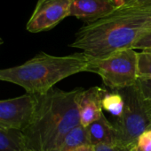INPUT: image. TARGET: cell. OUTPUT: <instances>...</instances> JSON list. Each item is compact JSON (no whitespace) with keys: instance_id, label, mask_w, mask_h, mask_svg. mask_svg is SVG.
I'll use <instances>...</instances> for the list:
<instances>
[{"instance_id":"1","label":"cell","mask_w":151,"mask_h":151,"mask_svg":"<svg viewBox=\"0 0 151 151\" xmlns=\"http://www.w3.org/2000/svg\"><path fill=\"white\" fill-rule=\"evenodd\" d=\"M150 31L151 4L125 6L83 26L69 46L100 58L119 50L133 49V43Z\"/></svg>"},{"instance_id":"2","label":"cell","mask_w":151,"mask_h":151,"mask_svg":"<svg viewBox=\"0 0 151 151\" xmlns=\"http://www.w3.org/2000/svg\"><path fill=\"white\" fill-rule=\"evenodd\" d=\"M84 88L51 89L36 96V107L29 125L22 131L25 150L59 151L66 134L80 125L79 101Z\"/></svg>"},{"instance_id":"3","label":"cell","mask_w":151,"mask_h":151,"mask_svg":"<svg viewBox=\"0 0 151 151\" xmlns=\"http://www.w3.org/2000/svg\"><path fill=\"white\" fill-rule=\"evenodd\" d=\"M89 61L84 52L68 56L40 52L22 65L0 69V81L16 84L30 95H44L61 81L87 72Z\"/></svg>"},{"instance_id":"4","label":"cell","mask_w":151,"mask_h":151,"mask_svg":"<svg viewBox=\"0 0 151 151\" xmlns=\"http://www.w3.org/2000/svg\"><path fill=\"white\" fill-rule=\"evenodd\" d=\"M138 53L134 49L128 48L103 58H90L87 72L98 74L104 85L111 89L133 87L139 79Z\"/></svg>"},{"instance_id":"5","label":"cell","mask_w":151,"mask_h":151,"mask_svg":"<svg viewBox=\"0 0 151 151\" xmlns=\"http://www.w3.org/2000/svg\"><path fill=\"white\" fill-rule=\"evenodd\" d=\"M120 92L125 99V110L113 124L117 134V145L133 148L139 136L148 130L150 119L135 85L121 89Z\"/></svg>"},{"instance_id":"6","label":"cell","mask_w":151,"mask_h":151,"mask_svg":"<svg viewBox=\"0 0 151 151\" xmlns=\"http://www.w3.org/2000/svg\"><path fill=\"white\" fill-rule=\"evenodd\" d=\"M36 107V96L26 93L14 98L0 100V125L23 131L30 123Z\"/></svg>"},{"instance_id":"7","label":"cell","mask_w":151,"mask_h":151,"mask_svg":"<svg viewBox=\"0 0 151 151\" xmlns=\"http://www.w3.org/2000/svg\"><path fill=\"white\" fill-rule=\"evenodd\" d=\"M70 0H38L26 28L31 33L47 31L69 16Z\"/></svg>"},{"instance_id":"8","label":"cell","mask_w":151,"mask_h":151,"mask_svg":"<svg viewBox=\"0 0 151 151\" xmlns=\"http://www.w3.org/2000/svg\"><path fill=\"white\" fill-rule=\"evenodd\" d=\"M117 10L112 0H70L69 16L86 24L94 22Z\"/></svg>"},{"instance_id":"9","label":"cell","mask_w":151,"mask_h":151,"mask_svg":"<svg viewBox=\"0 0 151 151\" xmlns=\"http://www.w3.org/2000/svg\"><path fill=\"white\" fill-rule=\"evenodd\" d=\"M106 91L100 87L84 89L79 101L80 125L87 127L103 115L101 100Z\"/></svg>"},{"instance_id":"10","label":"cell","mask_w":151,"mask_h":151,"mask_svg":"<svg viewBox=\"0 0 151 151\" xmlns=\"http://www.w3.org/2000/svg\"><path fill=\"white\" fill-rule=\"evenodd\" d=\"M90 144L93 146L99 144L116 145L117 134L115 127L104 116V114L95 122L87 127Z\"/></svg>"},{"instance_id":"11","label":"cell","mask_w":151,"mask_h":151,"mask_svg":"<svg viewBox=\"0 0 151 151\" xmlns=\"http://www.w3.org/2000/svg\"><path fill=\"white\" fill-rule=\"evenodd\" d=\"M90 144L87 127L78 125L71 129L62 140L59 151H73L77 148Z\"/></svg>"},{"instance_id":"12","label":"cell","mask_w":151,"mask_h":151,"mask_svg":"<svg viewBox=\"0 0 151 151\" xmlns=\"http://www.w3.org/2000/svg\"><path fill=\"white\" fill-rule=\"evenodd\" d=\"M24 140L21 131L0 125V151H24Z\"/></svg>"},{"instance_id":"13","label":"cell","mask_w":151,"mask_h":151,"mask_svg":"<svg viewBox=\"0 0 151 151\" xmlns=\"http://www.w3.org/2000/svg\"><path fill=\"white\" fill-rule=\"evenodd\" d=\"M102 109L107 111L112 116L120 118L125 110V99L120 90L112 92L106 91L101 100Z\"/></svg>"},{"instance_id":"14","label":"cell","mask_w":151,"mask_h":151,"mask_svg":"<svg viewBox=\"0 0 151 151\" xmlns=\"http://www.w3.org/2000/svg\"><path fill=\"white\" fill-rule=\"evenodd\" d=\"M139 79H151V50L138 53Z\"/></svg>"},{"instance_id":"15","label":"cell","mask_w":151,"mask_h":151,"mask_svg":"<svg viewBox=\"0 0 151 151\" xmlns=\"http://www.w3.org/2000/svg\"><path fill=\"white\" fill-rule=\"evenodd\" d=\"M132 151H151V138L147 130L139 136Z\"/></svg>"},{"instance_id":"16","label":"cell","mask_w":151,"mask_h":151,"mask_svg":"<svg viewBox=\"0 0 151 151\" xmlns=\"http://www.w3.org/2000/svg\"><path fill=\"white\" fill-rule=\"evenodd\" d=\"M133 49L148 50H151V31L141 36L133 45Z\"/></svg>"},{"instance_id":"17","label":"cell","mask_w":151,"mask_h":151,"mask_svg":"<svg viewBox=\"0 0 151 151\" xmlns=\"http://www.w3.org/2000/svg\"><path fill=\"white\" fill-rule=\"evenodd\" d=\"M136 88L138 89L141 96H142V102H143V104H144V107H145V110H146V112L148 114V117L150 119V123L151 122V89H142V88H139L136 85H135Z\"/></svg>"},{"instance_id":"18","label":"cell","mask_w":151,"mask_h":151,"mask_svg":"<svg viewBox=\"0 0 151 151\" xmlns=\"http://www.w3.org/2000/svg\"><path fill=\"white\" fill-rule=\"evenodd\" d=\"M95 151H132V148L123 147L120 145H107L99 144L94 146Z\"/></svg>"},{"instance_id":"19","label":"cell","mask_w":151,"mask_h":151,"mask_svg":"<svg viewBox=\"0 0 151 151\" xmlns=\"http://www.w3.org/2000/svg\"><path fill=\"white\" fill-rule=\"evenodd\" d=\"M151 0H133L129 5L126 6H134V5H139V6H146V5H150ZM125 7V6H124Z\"/></svg>"},{"instance_id":"20","label":"cell","mask_w":151,"mask_h":151,"mask_svg":"<svg viewBox=\"0 0 151 151\" xmlns=\"http://www.w3.org/2000/svg\"><path fill=\"white\" fill-rule=\"evenodd\" d=\"M112 1L115 4L117 9H119V8H122L124 6L129 5L133 0H112Z\"/></svg>"},{"instance_id":"21","label":"cell","mask_w":151,"mask_h":151,"mask_svg":"<svg viewBox=\"0 0 151 151\" xmlns=\"http://www.w3.org/2000/svg\"><path fill=\"white\" fill-rule=\"evenodd\" d=\"M73 151H95L94 150V146L88 144V145H83L80 146L78 148H77L76 150H74Z\"/></svg>"},{"instance_id":"22","label":"cell","mask_w":151,"mask_h":151,"mask_svg":"<svg viewBox=\"0 0 151 151\" xmlns=\"http://www.w3.org/2000/svg\"><path fill=\"white\" fill-rule=\"evenodd\" d=\"M3 43H4V41H3V39H2V38H0V47L3 45Z\"/></svg>"},{"instance_id":"23","label":"cell","mask_w":151,"mask_h":151,"mask_svg":"<svg viewBox=\"0 0 151 151\" xmlns=\"http://www.w3.org/2000/svg\"><path fill=\"white\" fill-rule=\"evenodd\" d=\"M24 151H27V150H24Z\"/></svg>"}]
</instances>
